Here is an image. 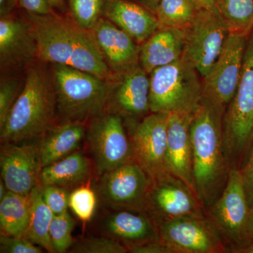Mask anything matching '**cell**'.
<instances>
[{
	"mask_svg": "<svg viewBox=\"0 0 253 253\" xmlns=\"http://www.w3.org/2000/svg\"><path fill=\"white\" fill-rule=\"evenodd\" d=\"M161 242L173 253H227V244L208 214L157 223Z\"/></svg>",
	"mask_w": 253,
	"mask_h": 253,
	"instance_id": "8",
	"label": "cell"
},
{
	"mask_svg": "<svg viewBox=\"0 0 253 253\" xmlns=\"http://www.w3.org/2000/svg\"><path fill=\"white\" fill-rule=\"evenodd\" d=\"M1 179L8 191L31 194L40 181L42 167L40 145L9 144L0 156Z\"/></svg>",
	"mask_w": 253,
	"mask_h": 253,
	"instance_id": "15",
	"label": "cell"
},
{
	"mask_svg": "<svg viewBox=\"0 0 253 253\" xmlns=\"http://www.w3.org/2000/svg\"><path fill=\"white\" fill-rule=\"evenodd\" d=\"M168 116L166 113H151L138 123L131 138L134 160L153 180L169 172Z\"/></svg>",
	"mask_w": 253,
	"mask_h": 253,
	"instance_id": "13",
	"label": "cell"
},
{
	"mask_svg": "<svg viewBox=\"0 0 253 253\" xmlns=\"http://www.w3.org/2000/svg\"><path fill=\"white\" fill-rule=\"evenodd\" d=\"M251 212L241 169L231 168L222 193L208 208V215L225 240L227 249L252 241Z\"/></svg>",
	"mask_w": 253,
	"mask_h": 253,
	"instance_id": "7",
	"label": "cell"
},
{
	"mask_svg": "<svg viewBox=\"0 0 253 253\" xmlns=\"http://www.w3.org/2000/svg\"><path fill=\"white\" fill-rule=\"evenodd\" d=\"M114 101L121 112L139 116L150 111V78L139 63L121 73Z\"/></svg>",
	"mask_w": 253,
	"mask_h": 253,
	"instance_id": "21",
	"label": "cell"
},
{
	"mask_svg": "<svg viewBox=\"0 0 253 253\" xmlns=\"http://www.w3.org/2000/svg\"><path fill=\"white\" fill-rule=\"evenodd\" d=\"M74 226V219L68 211L54 216L49 227V236L54 253L66 252L73 246Z\"/></svg>",
	"mask_w": 253,
	"mask_h": 253,
	"instance_id": "30",
	"label": "cell"
},
{
	"mask_svg": "<svg viewBox=\"0 0 253 253\" xmlns=\"http://www.w3.org/2000/svg\"><path fill=\"white\" fill-rule=\"evenodd\" d=\"M140 211H144L132 209L116 212L106 221V229L111 235L129 244L128 248L159 241L157 224L152 217Z\"/></svg>",
	"mask_w": 253,
	"mask_h": 253,
	"instance_id": "22",
	"label": "cell"
},
{
	"mask_svg": "<svg viewBox=\"0 0 253 253\" xmlns=\"http://www.w3.org/2000/svg\"><path fill=\"white\" fill-rule=\"evenodd\" d=\"M19 84L16 79L1 82L0 86V127L4 124L8 113L17 98Z\"/></svg>",
	"mask_w": 253,
	"mask_h": 253,
	"instance_id": "34",
	"label": "cell"
},
{
	"mask_svg": "<svg viewBox=\"0 0 253 253\" xmlns=\"http://www.w3.org/2000/svg\"><path fill=\"white\" fill-rule=\"evenodd\" d=\"M42 196L54 215L67 211L69 195L66 189L57 185L41 186Z\"/></svg>",
	"mask_w": 253,
	"mask_h": 253,
	"instance_id": "33",
	"label": "cell"
},
{
	"mask_svg": "<svg viewBox=\"0 0 253 253\" xmlns=\"http://www.w3.org/2000/svg\"><path fill=\"white\" fill-rule=\"evenodd\" d=\"M96 204L94 191L86 186L78 188L69 195L68 206L81 220H90L94 214Z\"/></svg>",
	"mask_w": 253,
	"mask_h": 253,
	"instance_id": "31",
	"label": "cell"
},
{
	"mask_svg": "<svg viewBox=\"0 0 253 253\" xmlns=\"http://www.w3.org/2000/svg\"><path fill=\"white\" fill-rule=\"evenodd\" d=\"M56 108L53 78L42 68H31L0 127L1 140L17 143L41 135L52 124Z\"/></svg>",
	"mask_w": 253,
	"mask_h": 253,
	"instance_id": "3",
	"label": "cell"
},
{
	"mask_svg": "<svg viewBox=\"0 0 253 253\" xmlns=\"http://www.w3.org/2000/svg\"><path fill=\"white\" fill-rule=\"evenodd\" d=\"M84 136V126L78 121H71L50 131L40 144L42 167L49 166L72 154Z\"/></svg>",
	"mask_w": 253,
	"mask_h": 253,
	"instance_id": "23",
	"label": "cell"
},
{
	"mask_svg": "<svg viewBox=\"0 0 253 253\" xmlns=\"http://www.w3.org/2000/svg\"><path fill=\"white\" fill-rule=\"evenodd\" d=\"M23 236H10L1 234L0 252L1 253H41V248Z\"/></svg>",
	"mask_w": 253,
	"mask_h": 253,
	"instance_id": "35",
	"label": "cell"
},
{
	"mask_svg": "<svg viewBox=\"0 0 253 253\" xmlns=\"http://www.w3.org/2000/svg\"><path fill=\"white\" fill-rule=\"evenodd\" d=\"M241 169L246 196L250 205V207H253V143L249 150V154L247 161Z\"/></svg>",
	"mask_w": 253,
	"mask_h": 253,
	"instance_id": "36",
	"label": "cell"
},
{
	"mask_svg": "<svg viewBox=\"0 0 253 253\" xmlns=\"http://www.w3.org/2000/svg\"><path fill=\"white\" fill-rule=\"evenodd\" d=\"M248 36L229 33L219 57L204 79L203 98L226 109L239 85Z\"/></svg>",
	"mask_w": 253,
	"mask_h": 253,
	"instance_id": "11",
	"label": "cell"
},
{
	"mask_svg": "<svg viewBox=\"0 0 253 253\" xmlns=\"http://www.w3.org/2000/svg\"><path fill=\"white\" fill-rule=\"evenodd\" d=\"M53 9L63 11L65 9V0H47Z\"/></svg>",
	"mask_w": 253,
	"mask_h": 253,
	"instance_id": "42",
	"label": "cell"
},
{
	"mask_svg": "<svg viewBox=\"0 0 253 253\" xmlns=\"http://www.w3.org/2000/svg\"><path fill=\"white\" fill-rule=\"evenodd\" d=\"M128 251L132 253H173L172 250L160 240L130 246L128 248Z\"/></svg>",
	"mask_w": 253,
	"mask_h": 253,
	"instance_id": "38",
	"label": "cell"
},
{
	"mask_svg": "<svg viewBox=\"0 0 253 253\" xmlns=\"http://www.w3.org/2000/svg\"><path fill=\"white\" fill-rule=\"evenodd\" d=\"M253 143V30L248 36L237 89L223 119V149L229 169L239 168Z\"/></svg>",
	"mask_w": 253,
	"mask_h": 253,
	"instance_id": "4",
	"label": "cell"
},
{
	"mask_svg": "<svg viewBox=\"0 0 253 253\" xmlns=\"http://www.w3.org/2000/svg\"><path fill=\"white\" fill-rule=\"evenodd\" d=\"M150 112H193L203 98L204 79L181 59L150 74Z\"/></svg>",
	"mask_w": 253,
	"mask_h": 253,
	"instance_id": "6",
	"label": "cell"
},
{
	"mask_svg": "<svg viewBox=\"0 0 253 253\" xmlns=\"http://www.w3.org/2000/svg\"><path fill=\"white\" fill-rule=\"evenodd\" d=\"M31 209L29 224L23 237L41 246L49 253H54L49 236V227L54 214L42 196L41 186L31 193Z\"/></svg>",
	"mask_w": 253,
	"mask_h": 253,
	"instance_id": "26",
	"label": "cell"
},
{
	"mask_svg": "<svg viewBox=\"0 0 253 253\" xmlns=\"http://www.w3.org/2000/svg\"><path fill=\"white\" fill-rule=\"evenodd\" d=\"M37 57L36 38L31 23L9 18L0 21L1 67L20 66Z\"/></svg>",
	"mask_w": 253,
	"mask_h": 253,
	"instance_id": "19",
	"label": "cell"
},
{
	"mask_svg": "<svg viewBox=\"0 0 253 253\" xmlns=\"http://www.w3.org/2000/svg\"><path fill=\"white\" fill-rule=\"evenodd\" d=\"M91 152L98 170H113L134 161L132 145L118 115L108 114L96 118L88 134Z\"/></svg>",
	"mask_w": 253,
	"mask_h": 253,
	"instance_id": "12",
	"label": "cell"
},
{
	"mask_svg": "<svg viewBox=\"0 0 253 253\" xmlns=\"http://www.w3.org/2000/svg\"><path fill=\"white\" fill-rule=\"evenodd\" d=\"M31 197L8 191L0 201V225L2 234L23 236L31 215Z\"/></svg>",
	"mask_w": 253,
	"mask_h": 253,
	"instance_id": "25",
	"label": "cell"
},
{
	"mask_svg": "<svg viewBox=\"0 0 253 253\" xmlns=\"http://www.w3.org/2000/svg\"><path fill=\"white\" fill-rule=\"evenodd\" d=\"M89 173V163L86 158L81 152H73L42 168L40 182L42 186L72 185L85 180Z\"/></svg>",
	"mask_w": 253,
	"mask_h": 253,
	"instance_id": "24",
	"label": "cell"
},
{
	"mask_svg": "<svg viewBox=\"0 0 253 253\" xmlns=\"http://www.w3.org/2000/svg\"><path fill=\"white\" fill-rule=\"evenodd\" d=\"M225 111L202 98L191 118L194 187L206 208L212 206L222 193L230 170L223 149Z\"/></svg>",
	"mask_w": 253,
	"mask_h": 253,
	"instance_id": "2",
	"label": "cell"
},
{
	"mask_svg": "<svg viewBox=\"0 0 253 253\" xmlns=\"http://www.w3.org/2000/svg\"><path fill=\"white\" fill-rule=\"evenodd\" d=\"M144 211L149 212L156 224L206 214V208L197 194L170 172L152 181L146 195Z\"/></svg>",
	"mask_w": 253,
	"mask_h": 253,
	"instance_id": "10",
	"label": "cell"
},
{
	"mask_svg": "<svg viewBox=\"0 0 253 253\" xmlns=\"http://www.w3.org/2000/svg\"><path fill=\"white\" fill-rule=\"evenodd\" d=\"M103 14L139 44L161 27L154 12L131 0H106Z\"/></svg>",
	"mask_w": 253,
	"mask_h": 253,
	"instance_id": "18",
	"label": "cell"
},
{
	"mask_svg": "<svg viewBox=\"0 0 253 253\" xmlns=\"http://www.w3.org/2000/svg\"><path fill=\"white\" fill-rule=\"evenodd\" d=\"M198 1H199V0H198Z\"/></svg>",
	"mask_w": 253,
	"mask_h": 253,
	"instance_id": "46",
	"label": "cell"
},
{
	"mask_svg": "<svg viewBox=\"0 0 253 253\" xmlns=\"http://www.w3.org/2000/svg\"><path fill=\"white\" fill-rule=\"evenodd\" d=\"M152 181L144 168L134 160L105 172L100 191L103 199L111 204L144 211Z\"/></svg>",
	"mask_w": 253,
	"mask_h": 253,
	"instance_id": "14",
	"label": "cell"
},
{
	"mask_svg": "<svg viewBox=\"0 0 253 253\" xmlns=\"http://www.w3.org/2000/svg\"><path fill=\"white\" fill-rule=\"evenodd\" d=\"M202 6L198 0H161L155 11L161 27L186 29Z\"/></svg>",
	"mask_w": 253,
	"mask_h": 253,
	"instance_id": "28",
	"label": "cell"
},
{
	"mask_svg": "<svg viewBox=\"0 0 253 253\" xmlns=\"http://www.w3.org/2000/svg\"><path fill=\"white\" fill-rule=\"evenodd\" d=\"M227 253H253V241L237 246H232L227 249Z\"/></svg>",
	"mask_w": 253,
	"mask_h": 253,
	"instance_id": "40",
	"label": "cell"
},
{
	"mask_svg": "<svg viewBox=\"0 0 253 253\" xmlns=\"http://www.w3.org/2000/svg\"><path fill=\"white\" fill-rule=\"evenodd\" d=\"M18 4L28 14L45 16L54 14L47 0H17Z\"/></svg>",
	"mask_w": 253,
	"mask_h": 253,
	"instance_id": "37",
	"label": "cell"
},
{
	"mask_svg": "<svg viewBox=\"0 0 253 253\" xmlns=\"http://www.w3.org/2000/svg\"><path fill=\"white\" fill-rule=\"evenodd\" d=\"M201 6L206 9H214L213 0H199Z\"/></svg>",
	"mask_w": 253,
	"mask_h": 253,
	"instance_id": "43",
	"label": "cell"
},
{
	"mask_svg": "<svg viewBox=\"0 0 253 253\" xmlns=\"http://www.w3.org/2000/svg\"><path fill=\"white\" fill-rule=\"evenodd\" d=\"M229 33L249 36L253 30V0H213Z\"/></svg>",
	"mask_w": 253,
	"mask_h": 253,
	"instance_id": "27",
	"label": "cell"
},
{
	"mask_svg": "<svg viewBox=\"0 0 253 253\" xmlns=\"http://www.w3.org/2000/svg\"><path fill=\"white\" fill-rule=\"evenodd\" d=\"M7 191V188H6V185H5L4 181L1 180V181H0V201L4 199Z\"/></svg>",
	"mask_w": 253,
	"mask_h": 253,
	"instance_id": "44",
	"label": "cell"
},
{
	"mask_svg": "<svg viewBox=\"0 0 253 253\" xmlns=\"http://www.w3.org/2000/svg\"><path fill=\"white\" fill-rule=\"evenodd\" d=\"M52 78L56 106L63 117L81 122L102 112L111 89L107 80L60 64H54Z\"/></svg>",
	"mask_w": 253,
	"mask_h": 253,
	"instance_id": "5",
	"label": "cell"
},
{
	"mask_svg": "<svg viewBox=\"0 0 253 253\" xmlns=\"http://www.w3.org/2000/svg\"><path fill=\"white\" fill-rule=\"evenodd\" d=\"M17 0H0V14L1 17L9 16L10 12L14 9Z\"/></svg>",
	"mask_w": 253,
	"mask_h": 253,
	"instance_id": "39",
	"label": "cell"
},
{
	"mask_svg": "<svg viewBox=\"0 0 253 253\" xmlns=\"http://www.w3.org/2000/svg\"><path fill=\"white\" fill-rule=\"evenodd\" d=\"M184 31L181 59L196 68L204 79L217 61L229 31L214 8H202Z\"/></svg>",
	"mask_w": 253,
	"mask_h": 253,
	"instance_id": "9",
	"label": "cell"
},
{
	"mask_svg": "<svg viewBox=\"0 0 253 253\" xmlns=\"http://www.w3.org/2000/svg\"><path fill=\"white\" fill-rule=\"evenodd\" d=\"M193 112L168 114L167 168L168 172L184 181L196 192L190 136Z\"/></svg>",
	"mask_w": 253,
	"mask_h": 253,
	"instance_id": "16",
	"label": "cell"
},
{
	"mask_svg": "<svg viewBox=\"0 0 253 253\" xmlns=\"http://www.w3.org/2000/svg\"><path fill=\"white\" fill-rule=\"evenodd\" d=\"M184 30L160 28L142 43L139 51V64L150 75L156 68L181 59L184 51Z\"/></svg>",
	"mask_w": 253,
	"mask_h": 253,
	"instance_id": "20",
	"label": "cell"
},
{
	"mask_svg": "<svg viewBox=\"0 0 253 253\" xmlns=\"http://www.w3.org/2000/svg\"><path fill=\"white\" fill-rule=\"evenodd\" d=\"M250 233H251V238L253 241V207L251 208V221H250Z\"/></svg>",
	"mask_w": 253,
	"mask_h": 253,
	"instance_id": "45",
	"label": "cell"
},
{
	"mask_svg": "<svg viewBox=\"0 0 253 253\" xmlns=\"http://www.w3.org/2000/svg\"><path fill=\"white\" fill-rule=\"evenodd\" d=\"M131 1L142 5L144 7L147 8L148 9H149L150 11H152L155 14V11H156V8H157V6L161 0H131Z\"/></svg>",
	"mask_w": 253,
	"mask_h": 253,
	"instance_id": "41",
	"label": "cell"
},
{
	"mask_svg": "<svg viewBox=\"0 0 253 253\" xmlns=\"http://www.w3.org/2000/svg\"><path fill=\"white\" fill-rule=\"evenodd\" d=\"M91 31L107 64L120 74L139 63L136 42L109 20L100 18Z\"/></svg>",
	"mask_w": 253,
	"mask_h": 253,
	"instance_id": "17",
	"label": "cell"
},
{
	"mask_svg": "<svg viewBox=\"0 0 253 253\" xmlns=\"http://www.w3.org/2000/svg\"><path fill=\"white\" fill-rule=\"evenodd\" d=\"M37 44V57L44 62L63 65L103 79L113 75L91 31L56 14H29Z\"/></svg>",
	"mask_w": 253,
	"mask_h": 253,
	"instance_id": "1",
	"label": "cell"
},
{
	"mask_svg": "<svg viewBox=\"0 0 253 253\" xmlns=\"http://www.w3.org/2000/svg\"><path fill=\"white\" fill-rule=\"evenodd\" d=\"M128 249L116 240L106 238L90 237L79 241L73 246L72 253H125Z\"/></svg>",
	"mask_w": 253,
	"mask_h": 253,
	"instance_id": "32",
	"label": "cell"
},
{
	"mask_svg": "<svg viewBox=\"0 0 253 253\" xmlns=\"http://www.w3.org/2000/svg\"><path fill=\"white\" fill-rule=\"evenodd\" d=\"M106 0H68L70 14L82 28L91 31L101 18Z\"/></svg>",
	"mask_w": 253,
	"mask_h": 253,
	"instance_id": "29",
	"label": "cell"
}]
</instances>
